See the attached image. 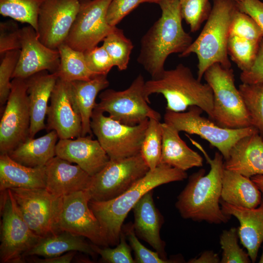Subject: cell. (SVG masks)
Wrapping results in <instances>:
<instances>
[{
	"label": "cell",
	"instance_id": "20",
	"mask_svg": "<svg viewBox=\"0 0 263 263\" xmlns=\"http://www.w3.org/2000/svg\"><path fill=\"white\" fill-rule=\"evenodd\" d=\"M45 188L58 197L88 189L92 180V176L78 165L56 155L45 166Z\"/></svg>",
	"mask_w": 263,
	"mask_h": 263
},
{
	"label": "cell",
	"instance_id": "3",
	"mask_svg": "<svg viewBox=\"0 0 263 263\" xmlns=\"http://www.w3.org/2000/svg\"><path fill=\"white\" fill-rule=\"evenodd\" d=\"M187 177L185 171L160 164L117 197L102 202L90 200L89 207L100 223L108 245L119 244L125 219L145 194L160 185L182 181Z\"/></svg>",
	"mask_w": 263,
	"mask_h": 263
},
{
	"label": "cell",
	"instance_id": "12",
	"mask_svg": "<svg viewBox=\"0 0 263 263\" xmlns=\"http://www.w3.org/2000/svg\"><path fill=\"white\" fill-rule=\"evenodd\" d=\"M20 211L31 229L41 237L59 231L57 228L62 197L45 188L11 189Z\"/></svg>",
	"mask_w": 263,
	"mask_h": 263
},
{
	"label": "cell",
	"instance_id": "31",
	"mask_svg": "<svg viewBox=\"0 0 263 263\" xmlns=\"http://www.w3.org/2000/svg\"><path fill=\"white\" fill-rule=\"evenodd\" d=\"M57 50L60 56V63L56 73L58 78L70 82L89 80L98 75L88 68L83 52L75 50L65 43L59 45Z\"/></svg>",
	"mask_w": 263,
	"mask_h": 263
},
{
	"label": "cell",
	"instance_id": "29",
	"mask_svg": "<svg viewBox=\"0 0 263 263\" xmlns=\"http://www.w3.org/2000/svg\"><path fill=\"white\" fill-rule=\"evenodd\" d=\"M58 138L55 131L37 138L28 137L8 154L14 161L25 166L44 167L56 156Z\"/></svg>",
	"mask_w": 263,
	"mask_h": 263
},
{
	"label": "cell",
	"instance_id": "17",
	"mask_svg": "<svg viewBox=\"0 0 263 263\" xmlns=\"http://www.w3.org/2000/svg\"><path fill=\"white\" fill-rule=\"evenodd\" d=\"M60 56L57 49H51L38 39L36 31L28 25L21 28L20 54L12 79H27L38 72L56 73Z\"/></svg>",
	"mask_w": 263,
	"mask_h": 263
},
{
	"label": "cell",
	"instance_id": "16",
	"mask_svg": "<svg viewBox=\"0 0 263 263\" xmlns=\"http://www.w3.org/2000/svg\"><path fill=\"white\" fill-rule=\"evenodd\" d=\"M79 5V0H43L37 32L39 41L53 49L65 43Z\"/></svg>",
	"mask_w": 263,
	"mask_h": 263
},
{
	"label": "cell",
	"instance_id": "13",
	"mask_svg": "<svg viewBox=\"0 0 263 263\" xmlns=\"http://www.w3.org/2000/svg\"><path fill=\"white\" fill-rule=\"evenodd\" d=\"M112 0H80L78 11L65 43L85 52L96 46L115 27L106 19Z\"/></svg>",
	"mask_w": 263,
	"mask_h": 263
},
{
	"label": "cell",
	"instance_id": "2",
	"mask_svg": "<svg viewBox=\"0 0 263 263\" xmlns=\"http://www.w3.org/2000/svg\"><path fill=\"white\" fill-rule=\"evenodd\" d=\"M157 4L161 16L142 38L137 59L151 78L165 70V63L170 55L183 53L192 42L182 25L179 0H162Z\"/></svg>",
	"mask_w": 263,
	"mask_h": 263
},
{
	"label": "cell",
	"instance_id": "18",
	"mask_svg": "<svg viewBox=\"0 0 263 263\" xmlns=\"http://www.w3.org/2000/svg\"><path fill=\"white\" fill-rule=\"evenodd\" d=\"M50 100L47 130L56 131L59 139L81 136V118L71 97L68 82L58 78Z\"/></svg>",
	"mask_w": 263,
	"mask_h": 263
},
{
	"label": "cell",
	"instance_id": "5",
	"mask_svg": "<svg viewBox=\"0 0 263 263\" xmlns=\"http://www.w3.org/2000/svg\"><path fill=\"white\" fill-rule=\"evenodd\" d=\"M237 8L236 2L231 0H213L207 22L197 38L180 57L196 54L198 59L197 78L201 81L206 71L211 65L219 63L231 68L227 53L230 26Z\"/></svg>",
	"mask_w": 263,
	"mask_h": 263
},
{
	"label": "cell",
	"instance_id": "54",
	"mask_svg": "<svg viewBox=\"0 0 263 263\" xmlns=\"http://www.w3.org/2000/svg\"><path fill=\"white\" fill-rule=\"evenodd\" d=\"M232 1H234L235 2H236V3H238V2H239L240 1H241L242 0H231Z\"/></svg>",
	"mask_w": 263,
	"mask_h": 263
},
{
	"label": "cell",
	"instance_id": "53",
	"mask_svg": "<svg viewBox=\"0 0 263 263\" xmlns=\"http://www.w3.org/2000/svg\"><path fill=\"white\" fill-rule=\"evenodd\" d=\"M16 0H0V2H9V1H12Z\"/></svg>",
	"mask_w": 263,
	"mask_h": 263
},
{
	"label": "cell",
	"instance_id": "10",
	"mask_svg": "<svg viewBox=\"0 0 263 263\" xmlns=\"http://www.w3.org/2000/svg\"><path fill=\"white\" fill-rule=\"evenodd\" d=\"M149 119L129 126L105 115L103 112L95 108L91 128L110 159L118 160L140 153Z\"/></svg>",
	"mask_w": 263,
	"mask_h": 263
},
{
	"label": "cell",
	"instance_id": "49",
	"mask_svg": "<svg viewBox=\"0 0 263 263\" xmlns=\"http://www.w3.org/2000/svg\"><path fill=\"white\" fill-rule=\"evenodd\" d=\"M221 260L217 253L212 250H206L203 252L198 258L189 260V263H219Z\"/></svg>",
	"mask_w": 263,
	"mask_h": 263
},
{
	"label": "cell",
	"instance_id": "6",
	"mask_svg": "<svg viewBox=\"0 0 263 263\" xmlns=\"http://www.w3.org/2000/svg\"><path fill=\"white\" fill-rule=\"evenodd\" d=\"M204 77L213 92L212 120L220 126L230 129L252 126L240 92L236 87L233 70L215 63L206 71Z\"/></svg>",
	"mask_w": 263,
	"mask_h": 263
},
{
	"label": "cell",
	"instance_id": "26",
	"mask_svg": "<svg viewBox=\"0 0 263 263\" xmlns=\"http://www.w3.org/2000/svg\"><path fill=\"white\" fill-rule=\"evenodd\" d=\"M107 75H96L89 80L68 82L70 94L82 121L81 136L92 135L91 121L98 93L109 85Z\"/></svg>",
	"mask_w": 263,
	"mask_h": 263
},
{
	"label": "cell",
	"instance_id": "19",
	"mask_svg": "<svg viewBox=\"0 0 263 263\" xmlns=\"http://www.w3.org/2000/svg\"><path fill=\"white\" fill-rule=\"evenodd\" d=\"M56 155L75 163L91 176L100 171L110 160L99 141L93 139L91 135L59 139Z\"/></svg>",
	"mask_w": 263,
	"mask_h": 263
},
{
	"label": "cell",
	"instance_id": "22",
	"mask_svg": "<svg viewBox=\"0 0 263 263\" xmlns=\"http://www.w3.org/2000/svg\"><path fill=\"white\" fill-rule=\"evenodd\" d=\"M58 78L56 73L44 71L25 79L30 114V138H34L37 133L46 128L45 119L48 102Z\"/></svg>",
	"mask_w": 263,
	"mask_h": 263
},
{
	"label": "cell",
	"instance_id": "4",
	"mask_svg": "<svg viewBox=\"0 0 263 263\" xmlns=\"http://www.w3.org/2000/svg\"><path fill=\"white\" fill-rule=\"evenodd\" d=\"M145 93L147 97L153 94L165 98L166 110L182 112L197 106L213 118V92L207 83L195 78L189 68L179 64L171 70H165L158 77L146 81Z\"/></svg>",
	"mask_w": 263,
	"mask_h": 263
},
{
	"label": "cell",
	"instance_id": "9",
	"mask_svg": "<svg viewBox=\"0 0 263 263\" xmlns=\"http://www.w3.org/2000/svg\"><path fill=\"white\" fill-rule=\"evenodd\" d=\"M145 82L143 76L139 74L123 91L105 90L99 95L100 101L95 108L129 126L139 124L150 118L160 121L159 113L149 105L150 102L145 93Z\"/></svg>",
	"mask_w": 263,
	"mask_h": 263
},
{
	"label": "cell",
	"instance_id": "30",
	"mask_svg": "<svg viewBox=\"0 0 263 263\" xmlns=\"http://www.w3.org/2000/svg\"><path fill=\"white\" fill-rule=\"evenodd\" d=\"M72 251L91 256L96 254L92 244L86 242L82 237L67 231H59L41 237L38 243L25 254L24 257V259L33 256L51 257Z\"/></svg>",
	"mask_w": 263,
	"mask_h": 263
},
{
	"label": "cell",
	"instance_id": "45",
	"mask_svg": "<svg viewBox=\"0 0 263 263\" xmlns=\"http://www.w3.org/2000/svg\"><path fill=\"white\" fill-rule=\"evenodd\" d=\"M146 0H112L107 11L108 23L114 27L140 4Z\"/></svg>",
	"mask_w": 263,
	"mask_h": 263
},
{
	"label": "cell",
	"instance_id": "44",
	"mask_svg": "<svg viewBox=\"0 0 263 263\" xmlns=\"http://www.w3.org/2000/svg\"><path fill=\"white\" fill-rule=\"evenodd\" d=\"M84 54L88 68L96 75H107L114 66L111 56L102 45L96 46L84 52Z\"/></svg>",
	"mask_w": 263,
	"mask_h": 263
},
{
	"label": "cell",
	"instance_id": "27",
	"mask_svg": "<svg viewBox=\"0 0 263 263\" xmlns=\"http://www.w3.org/2000/svg\"><path fill=\"white\" fill-rule=\"evenodd\" d=\"M45 187V166L27 167L14 161L7 153H0V191L14 188Z\"/></svg>",
	"mask_w": 263,
	"mask_h": 263
},
{
	"label": "cell",
	"instance_id": "41",
	"mask_svg": "<svg viewBox=\"0 0 263 263\" xmlns=\"http://www.w3.org/2000/svg\"><path fill=\"white\" fill-rule=\"evenodd\" d=\"M122 230L134 251L135 263H175V261L162 258L157 252L151 251L143 245L136 237L133 224L129 223L123 226Z\"/></svg>",
	"mask_w": 263,
	"mask_h": 263
},
{
	"label": "cell",
	"instance_id": "14",
	"mask_svg": "<svg viewBox=\"0 0 263 263\" xmlns=\"http://www.w3.org/2000/svg\"><path fill=\"white\" fill-rule=\"evenodd\" d=\"M30 114L26 79L15 78L0 122V153H9L29 135Z\"/></svg>",
	"mask_w": 263,
	"mask_h": 263
},
{
	"label": "cell",
	"instance_id": "25",
	"mask_svg": "<svg viewBox=\"0 0 263 263\" xmlns=\"http://www.w3.org/2000/svg\"><path fill=\"white\" fill-rule=\"evenodd\" d=\"M161 127L160 164L185 171L194 167L203 166V157L187 145L180 137L178 131L164 122L161 123Z\"/></svg>",
	"mask_w": 263,
	"mask_h": 263
},
{
	"label": "cell",
	"instance_id": "33",
	"mask_svg": "<svg viewBox=\"0 0 263 263\" xmlns=\"http://www.w3.org/2000/svg\"><path fill=\"white\" fill-rule=\"evenodd\" d=\"M43 0H16L0 2V14L13 20L27 23L37 32L38 17Z\"/></svg>",
	"mask_w": 263,
	"mask_h": 263
},
{
	"label": "cell",
	"instance_id": "40",
	"mask_svg": "<svg viewBox=\"0 0 263 263\" xmlns=\"http://www.w3.org/2000/svg\"><path fill=\"white\" fill-rule=\"evenodd\" d=\"M20 50L8 51L1 57L0 64V104H5L8 98L11 89L13 75L19 60Z\"/></svg>",
	"mask_w": 263,
	"mask_h": 263
},
{
	"label": "cell",
	"instance_id": "37",
	"mask_svg": "<svg viewBox=\"0 0 263 263\" xmlns=\"http://www.w3.org/2000/svg\"><path fill=\"white\" fill-rule=\"evenodd\" d=\"M238 229L232 227L223 231L220 244L223 250L221 263H250L251 260L247 253L238 244Z\"/></svg>",
	"mask_w": 263,
	"mask_h": 263
},
{
	"label": "cell",
	"instance_id": "50",
	"mask_svg": "<svg viewBox=\"0 0 263 263\" xmlns=\"http://www.w3.org/2000/svg\"><path fill=\"white\" fill-rule=\"evenodd\" d=\"M259 190L263 194V175H256L251 177Z\"/></svg>",
	"mask_w": 263,
	"mask_h": 263
},
{
	"label": "cell",
	"instance_id": "11",
	"mask_svg": "<svg viewBox=\"0 0 263 263\" xmlns=\"http://www.w3.org/2000/svg\"><path fill=\"white\" fill-rule=\"evenodd\" d=\"M149 170L140 153L121 159H110L100 171L92 176L88 189L91 201H106L117 197Z\"/></svg>",
	"mask_w": 263,
	"mask_h": 263
},
{
	"label": "cell",
	"instance_id": "55",
	"mask_svg": "<svg viewBox=\"0 0 263 263\" xmlns=\"http://www.w3.org/2000/svg\"></svg>",
	"mask_w": 263,
	"mask_h": 263
},
{
	"label": "cell",
	"instance_id": "48",
	"mask_svg": "<svg viewBox=\"0 0 263 263\" xmlns=\"http://www.w3.org/2000/svg\"><path fill=\"white\" fill-rule=\"evenodd\" d=\"M77 251H69L61 255L40 258L37 256H29L30 259L26 258L27 260L30 263H69L76 255Z\"/></svg>",
	"mask_w": 263,
	"mask_h": 263
},
{
	"label": "cell",
	"instance_id": "23",
	"mask_svg": "<svg viewBox=\"0 0 263 263\" xmlns=\"http://www.w3.org/2000/svg\"><path fill=\"white\" fill-rule=\"evenodd\" d=\"M132 209L136 235L150 244L162 258L167 259L165 244L160 236L163 218L154 204L152 191L145 194Z\"/></svg>",
	"mask_w": 263,
	"mask_h": 263
},
{
	"label": "cell",
	"instance_id": "46",
	"mask_svg": "<svg viewBox=\"0 0 263 263\" xmlns=\"http://www.w3.org/2000/svg\"><path fill=\"white\" fill-rule=\"evenodd\" d=\"M240 78L243 83H263V38L260 42L256 59L248 70L241 73Z\"/></svg>",
	"mask_w": 263,
	"mask_h": 263
},
{
	"label": "cell",
	"instance_id": "47",
	"mask_svg": "<svg viewBox=\"0 0 263 263\" xmlns=\"http://www.w3.org/2000/svg\"><path fill=\"white\" fill-rule=\"evenodd\" d=\"M236 4L240 11L250 16L256 22L263 33V2L260 0H242Z\"/></svg>",
	"mask_w": 263,
	"mask_h": 263
},
{
	"label": "cell",
	"instance_id": "8",
	"mask_svg": "<svg viewBox=\"0 0 263 263\" xmlns=\"http://www.w3.org/2000/svg\"><path fill=\"white\" fill-rule=\"evenodd\" d=\"M1 263H24L25 254L41 239L29 227L11 189L0 191Z\"/></svg>",
	"mask_w": 263,
	"mask_h": 263
},
{
	"label": "cell",
	"instance_id": "7",
	"mask_svg": "<svg viewBox=\"0 0 263 263\" xmlns=\"http://www.w3.org/2000/svg\"><path fill=\"white\" fill-rule=\"evenodd\" d=\"M203 110L191 106L187 111L174 112L166 110L164 122L179 132L196 134L218 149L226 160L235 143L242 138L259 132L253 126L239 129L223 127L202 116Z\"/></svg>",
	"mask_w": 263,
	"mask_h": 263
},
{
	"label": "cell",
	"instance_id": "36",
	"mask_svg": "<svg viewBox=\"0 0 263 263\" xmlns=\"http://www.w3.org/2000/svg\"><path fill=\"white\" fill-rule=\"evenodd\" d=\"M260 42L230 35L227 43L228 55L242 72L248 70L252 66Z\"/></svg>",
	"mask_w": 263,
	"mask_h": 263
},
{
	"label": "cell",
	"instance_id": "24",
	"mask_svg": "<svg viewBox=\"0 0 263 263\" xmlns=\"http://www.w3.org/2000/svg\"><path fill=\"white\" fill-rule=\"evenodd\" d=\"M224 167L250 178L263 175V137L258 132L238 140L224 162Z\"/></svg>",
	"mask_w": 263,
	"mask_h": 263
},
{
	"label": "cell",
	"instance_id": "38",
	"mask_svg": "<svg viewBox=\"0 0 263 263\" xmlns=\"http://www.w3.org/2000/svg\"><path fill=\"white\" fill-rule=\"evenodd\" d=\"M179 0L183 19L189 25L191 32H196L210 13L212 7L209 0Z\"/></svg>",
	"mask_w": 263,
	"mask_h": 263
},
{
	"label": "cell",
	"instance_id": "1",
	"mask_svg": "<svg viewBox=\"0 0 263 263\" xmlns=\"http://www.w3.org/2000/svg\"><path fill=\"white\" fill-rule=\"evenodd\" d=\"M199 148L210 169L207 174L205 169H201L189 176L177 197L175 207L186 219L214 224L226 223L231 216L224 213L220 205L224 157L218 151L211 159L202 146Z\"/></svg>",
	"mask_w": 263,
	"mask_h": 263
},
{
	"label": "cell",
	"instance_id": "28",
	"mask_svg": "<svg viewBox=\"0 0 263 263\" xmlns=\"http://www.w3.org/2000/svg\"><path fill=\"white\" fill-rule=\"evenodd\" d=\"M262 193L250 178L224 169L221 200L230 205L247 208L257 207Z\"/></svg>",
	"mask_w": 263,
	"mask_h": 263
},
{
	"label": "cell",
	"instance_id": "39",
	"mask_svg": "<svg viewBox=\"0 0 263 263\" xmlns=\"http://www.w3.org/2000/svg\"><path fill=\"white\" fill-rule=\"evenodd\" d=\"M230 35L257 42L263 38V33L256 22L250 16L240 11L237 6L231 21Z\"/></svg>",
	"mask_w": 263,
	"mask_h": 263
},
{
	"label": "cell",
	"instance_id": "51",
	"mask_svg": "<svg viewBox=\"0 0 263 263\" xmlns=\"http://www.w3.org/2000/svg\"><path fill=\"white\" fill-rule=\"evenodd\" d=\"M262 253L259 261V263H263V244L262 247Z\"/></svg>",
	"mask_w": 263,
	"mask_h": 263
},
{
	"label": "cell",
	"instance_id": "21",
	"mask_svg": "<svg viewBox=\"0 0 263 263\" xmlns=\"http://www.w3.org/2000/svg\"><path fill=\"white\" fill-rule=\"evenodd\" d=\"M220 205L224 213L233 216L239 221V238L246 248L251 262L255 263L263 243V194L260 204L254 208L234 206L221 200Z\"/></svg>",
	"mask_w": 263,
	"mask_h": 263
},
{
	"label": "cell",
	"instance_id": "52",
	"mask_svg": "<svg viewBox=\"0 0 263 263\" xmlns=\"http://www.w3.org/2000/svg\"><path fill=\"white\" fill-rule=\"evenodd\" d=\"M162 0H146V2H153L157 3L159 1Z\"/></svg>",
	"mask_w": 263,
	"mask_h": 263
},
{
	"label": "cell",
	"instance_id": "43",
	"mask_svg": "<svg viewBox=\"0 0 263 263\" xmlns=\"http://www.w3.org/2000/svg\"><path fill=\"white\" fill-rule=\"evenodd\" d=\"M21 28L15 20H6L0 23V55L2 56L8 51L20 50Z\"/></svg>",
	"mask_w": 263,
	"mask_h": 263
},
{
	"label": "cell",
	"instance_id": "15",
	"mask_svg": "<svg viewBox=\"0 0 263 263\" xmlns=\"http://www.w3.org/2000/svg\"><path fill=\"white\" fill-rule=\"evenodd\" d=\"M91 199L88 189L63 196L57 230L86 238L94 244L107 247L100 223L89 207Z\"/></svg>",
	"mask_w": 263,
	"mask_h": 263
},
{
	"label": "cell",
	"instance_id": "35",
	"mask_svg": "<svg viewBox=\"0 0 263 263\" xmlns=\"http://www.w3.org/2000/svg\"><path fill=\"white\" fill-rule=\"evenodd\" d=\"M252 126L263 137V83H242L239 86Z\"/></svg>",
	"mask_w": 263,
	"mask_h": 263
},
{
	"label": "cell",
	"instance_id": "42",
	"mask_svg": "<svg viewBox=\"0 0 263 263\" xmlns=\"http://www.w3.org/2000/svg\"><path fill=\"white\" fill-rule=\"evenodd\" d=\"M126 236L122 230L120 242L114 248L105 247L101 248L93 244V247L96 254H99L102 259L109 263H135L131 254V247L126 240Z\"/></svg>",
	"mask_w": 263,
	"mask_h": 263
},
{
	"label": "cell",
	"instance_id": "34",
	"mask_svg": "<svg viewBox=\"0 0 263 263\" xmlns=\"http://www.w3.org/2000/svg\"><path fill=\"white\" fill-rule=\"evenodd\" d=\"M162 144L161 123L150 118L140 151L150 170L155 169L160 164Z\"/></svg>",
	"mask_w": 263,
	"mask_h": 263
},
{
	"label": "cell",
	"instance_id": "32",
	"mask_svg": "<svg viewBox=\"0 0 263 263\" xmlns=\"http://www.w3.org/2000/svg\"><path fill=\"white\" fill-rule=\"evenodd\" d=\"M103 41L102 46L111 56L114 66L119 71L126 70L133 45L123 31L115 26Z\"/></svg>",
	"mask_w": 263,
	"mask_h": 263
}]
</instances>
